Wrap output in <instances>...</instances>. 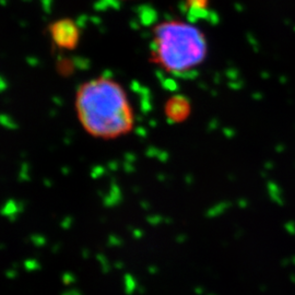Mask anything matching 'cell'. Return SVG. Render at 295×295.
Wrapping results in <instances>:
<instances>
[{
    "instance_id": "cell-4",
    "label": "cell",
    "mask_w": 295,
    "mask_h": 295,
    "mask_svg": "<svg viewBox=\"0 0 295 295\" xmlns=\"http://www.w3.org/2000/svg\"><path fill=\"white\" fill-rule=\"evenodd\" d=\"M191 113V104L189 100L184 95H174L165 103L164 114L167 121L171 123L179 124L185 122Z\"/></svg>"
},
{
    "instance_id": "cell-2",
    "label": "cell",
    "mask_w": 295,
    "mask_h": 295,
    "mask_svg": "<svg viewBox=\"0 0 295 295\" xmlns=\"http://www.w3.org/2000/svg\"><path fill=\"white\" fill-rule=\"evenodd\" d=\"M208 54L203 32L188 22L169 20L152 32L151 61L169 74H185L200 66Z\"/></svg>"
},
{
    "instance_id": "cell-5",
    "label": "cell",
    "mask_w": 295,
    "mask_h": 295,
    "mask_svg": "<svg viewBox=\"0 0 295 295\" xmlns=\"http://www.w3.org/2000/svg\"><path fill=\"white\" fill-rule=\"evenodd\" d=\"M187 7L194 12H203L209 6V0H187Z\"/></svg>"
},
{
    "instance_id": "cell-1",
    "label": "cell",
    "mask_w": 295,
    "mask_h": 295,
    "mask_svg": "<svg viewBox=\"0 0 295 295\" xmlns=\"http://www.w3.org/2000/svg\"><path fill=\"white\" fill-rule=\"evenodd\" d=\"M78 121L91 137L111 140L128 134L134 113L123 85L109 77H97L79 85L75 97Z\"/></svg>"
},
{
    "instance_id": "cell-3",
    "label": "cell",
    "mask_w": 295,
    "mask_h": 295,
    "mask_svg": "<svg viewBox=\"0 0 295 295\" xmlns=\"http://www.w3.org/2000/svg\"><path fill=\"white\" fill-rule=\"evenodd\" d=\"M49 33L53 43L63 51H74L80 42V29L74 20L69 18L52 22L49 27Z\"/></svg>"
}]
</instances>
